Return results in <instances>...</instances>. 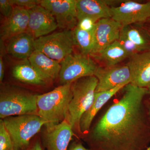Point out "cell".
I'll return each mask as SVG.
<instances>
[{"label":"cell","instance_id":"10","mask_svg":"<svg viewBox=\"0 0 150 150\" xmlns=\"http://www.w3.org/2000/svg\"><path fill=\"white\" fill-rule=\"evenodd\" d=\"M98 80L96 92L110 90L131 83V74L127 64L106 67L99 66L95 74Z\"/></svg>","mask_w":150,"mask_h":150},{"label":"cell","instance_id":"1","mask_svg":"<svg viewBox=\"0 0 150 150\" xmlns=\"http://www.w3.org/2000/svg\"><path fill=\"white\" fill-rule=\"evenodd\" d=\"M91 132L93 150H144L150 143V123L144 106L148 88L131 83Z\"/></svg>","mask_w":150,"mask_h":150},{"label":"cell","instance_id":"31","mask_svg":"<svg viewBox=\"0 0 150 150\" xmlns=\"http://www.w3.org/2000/svg\"><path fill=\"white\" fill-rule=\"evenodd\" d=\"M25 150H43V149L41 147L40 142L39 141H37L34 142L31 146H29Z\"/></svg>","mask_w":150,"mask_h":150},{"label":"cell","instance_id":"6","mask_svg":"<svg viewBox=\"0 0 150 150\" xmlns=\"http://www.w3.org/2000/svg\"><path fill=\"white\" fill-rule=\"evenodd\" d=\"M75 46L72 30L54 32L35 41V50L59 63L72 54Z\"/></svg>","mask_w":150,"mask_h":150},{"label":"cell","instance_id":"28","mask_svg":"<svg viewBox=\"0 0 150 150\" xmlns=\"http://www.w3.org/2000/svg\"><path fill=\"white\" fill-rule=\"evenodd\" d=\"M14 5L12 0H0V11L4 18L11 15L13 11Z\"/></svg>","mask_w":150,"mask_h":150},{"label":"cell","instance_id":"34","mask_svg":"<svg viewBox=\"0 0 150 150\" xmlns=\"http://www.w3.org/2000/svg\"><path fill=\"white\" fill-rule=\"evenodd\" d=\"M148 31H149V33H150V25L149 26V28H148Z\"/></svg>","mask_w":150,"mask_h":150},{"label":"cell","instance_id":"35","mask_svg":"<svg viewBox=\"0 0 150 150\" xmlns=\"http://www.w3.org/2000/svg\"><path fill=\"white\" fill-rule=\"evenodd\" d=\"M146 150H150V146L149 147H148V148H147Z\"/></svg>","mask_w":150,"mask_h":150},{"label":"cell","instance_id":"33","mask_svg":"<svg viewBox=\"0 0 150 150\" xmlns=\"http://www.w3.org/2000/svg\"><path fill=\"white\" fill-rule=\"evenodd\" d=\"M148 90H149V93L150 94V86H149V87L148 88ZM149 100H150V97L149 98Z\"/></svg>","mask_w":150,"mask_h":150},{"label":"cell","instance_id":"18","mask_svg":"<svg viewBox=\"0 0 150 150\" xmlns=\"http://www.w3.org/2000/svg\"><path fill=\"white\" fill-rule=\"evenodd\" d=\"M126 86L122 85L110 90L96 92L91 106L81 118L79 125L81 133L86 134L88 133L93 120L98 111L112 96Z\"/></svg>","mask_w":150,"mask_h":150},{"label":"cell","instance_id":"12","mask_svg":"<svg viewBox=\"0 0 150 150\" xmlns=\"http://www.w3.org/2000/svg\"><path fill=\"white\" fill-rule=\"evenodd\" d=\"M28 11L29 21L26 32L35 39L51 34L58 27L51 13L40 5Z\"/></svg>","mask_w":150,"mask_h":150},{"label":"cell","instance_id":"14","mask_svg":"<svg viewBox=\"0 0 150 150\" xmlns=\"http://www.w3.org/2000/svg\"><path fill=\"white\" fill-rule=\"evenodd\" d=\"M127 65L131 72V83L148 88L150 86V50L130 56Z\"/></svg>","mask_w":150,"mask_h":150},{"label":"cell","instance_id":"2","mask_svg":"<svg viewBox=\"0 0 150 150\" xmlns=\"http://www.w3.org/2000/svg\"><path fill=\"white\" fill-rule=\"evenodd\" d=\"M72 98L71 83L62 85L52 91L37 95L38 115L47 123L62 122L67 118Z\"/></svg>","mask_w":150,"mask_h":150},{"label":"cell","instance_id":"17","mask_svg":"<svg viewBox=\"0 0 150 150\" xmlns=\"http://www.w3.org/2000/svg\"><path fill=\"white\" fill-rule=\"evenodd\" d=\"M16 64L12 69L13 77L16 80L27 84L38 86L48 85L53 81L38 71L28 59Z\"/></svg>","mask_w":150,"mask_h":150},{"label":"cell","instance_id":"37","mask_svg":"<svg viewBox=\"0 0 150 150\" xmlns=\"http://www.w3.org/2000/svg\"><path fill=\"white\" fill-rule=\"evenodd\" d=\"M14 150V149H13V150Z\"/></svg>","mask_w":150,"mask_h":150},{"label":"cell","instance_id":"3","mask_svg":"<svg viewBox=\"0 0 150 150\" xmlns=\"http://www.w3.org/2000/svg\"><path fill=\"white\" fill-rule=\"evenodd\" d=\"M98 83L96 77L91 76L81 78L71 83L72 98L66 119L74 131L81 133V118L92 104Z\"/></svg>","mask_w":150,"mask_h":150},{"label":"cell","instance_id":"29","mask_svg":"<svg viewBox=\"0 0 150 150\" xmlns=\"http://www.w3.org/2000/svg\"><path fill=\"white\" fill-rule=\"evenodd\" d=\"M4 41L1 40V52H0V82H2L4 76L5 65L4 62V54L5 52Z\"/></svg>","mask_w":150,"mask_h":150},{"label":"cell","instance_id":"5","mask_svg":"<svg viewBox=\"0 0 150 150\" xmlns=\"http://www.w3.org/2000/svg\"><path fill=\"white\" fill-rule=\"evenodd\" d=\"M36 95L16 88L0 93V118L24 115H38Z\"/></svg>","mask_w":150,"mask_h":150},{"label":"cell","instance_id":"15","mask_svg":"<svg viewBox=\"0 0 150 150\" xmlns=\"http://www.w3.org/2000/svg\"><path fill=\"white\" fill-rule=\"evenodd\" d=\"M29 21L28 11L14 6L10 16L4 18L1 26V40L7 41L15 35L26 32Z\"/></svg>","mask_w":150,"mask_h":150},{"label":"cell","instance_id":"7","mask_svg":"<svg viewBox=\"0 0 150 150\" xmlns=\"http://www.w3.org/2000/svg\"><path fill=\"white\" fill-rule=\"evenodd\" d=\"M59 79L62 85L71 84L79 79L94 76L98 66L90 56L72 53L60 62Z\"/></svg>","mask_w":150,"mask_h":150},{"label":"cell","instance_id":"32","mask_svg":"<svg viewBox=\"0 0 150 150\" xmlns=\"http://www.w3.org/2000/svg\"><path fill=\"white\" fill-rule=\"evenodd\" d=\"M148 113H149V119H150V106L149 108V112H148Z\"/></svg>","mask_w":150,"mask_h":150},{"label":"cell","instance_id":"25","mask_svg":"<svg viewBox=\"0 0 150 150\" xmlns=\"http://www.w3.org/2000/svg\"><path fill=\"white\" fill-rule=\"evenodd\" d=\"M118 40L125 51L129 54V57L134 54L141 53L137 46L121 31Z\"/></svg>","mask_w":150,"mask_h":150},{"label":"cell","instance_id":"36","mask_svg":"<svg viewBox=\"0 0 150 150\" xmlns=\"http://www.w3.org/2000/svg\"><path fill=\"white\" fill-rule=\"evenodd\" d=\"M147 22H149L150 23V18H149V19H148Z\"/></svg>","mask_w":150,"mask_h":150},{"label":"cell","instance_id":"11","mask_svg":"<svg viewBox=\"0 0 150 150\" xmlns=\"http://www.w3.org/2000/svg\"><path fill=\"white\" fill-rule=\"evenodd\" d=\"M43 141L47 150H67L74 135L71 124L67 119L57 123H46Z\"/></svg>","mask_w":150,"mask_h":150},{"label":"cell","instance_id":"9","mask_svg":"<svg viewBox=\"0 0 150 150\" xmlns=\"http://www.w3.org/2000/svg\"><path fill=\"white\" fill-rule=\"evenodd\" d=\"M40 5L51 13L59 28L73 30L77 25L76 0H42Z\"/></svg>","mask_w":150,"mask_h":150},{"label":"cell","instance_id":"4","mask_svg":"<svg viewBox=\"0 0 150 150\" xmlns=\"http://www.w3.org/2000/svg\"><path fill=\"white\" fill-rule=\"evenodd\" d=\"M10 135L14 150H25L33 137L47 123L38 115L10 116L2 119Z\"/></svg>","mask_w":150,"mask_h":150},{"label":"cell","instance_id":"19","mask_svg":"<svg viewBox=\"0 0 150 150\" xmlns=\"http://www.w3.org/2000/svg\"><path fill=\"white\" fill-rule=\"evenodd\" d=\"M78 21L85 17L96 21L105 18H111V8L105 0H76Z\"/></svg>","mask_w":150,"mask_h":150},{"label":"cell","instance_id":"23","mask_svg":"<svg viewBox=\"0 0 150 150\" xmlns=\"http://www.w3.org/2000/svg\"><path fill=\"white\" fill-rule=\"evenodd\" d=\"M72 30L75 46L81 54L90 56L94 45L93 33L81 29L77 25Z\"/></svg>","mask_w":150,"mask_h":150},{"label":"cell","instance_id":"27","mask_svg":"<svg viewBox=\"0 0 150 150\" xmlns=\"http://www.w3.org/2000/svg\"><path fill=\"white\" fill-rule=\"evenodd\" d=\"M14 6L28 10L40 5V0H12Z\"/></svg>","mask_w":150,"mask_h":150},{"label":"cell","instance_id":"20","mask_svg":"<svg viewBox=\"0 0 150 150\" xmlns=\"http://www.w3.org/2000/svg\"><path fill=\"white\" fill-rule=\"evenodd\" d=\"M90 56L95 61L103 64V67H106L116 66L120 62L129 58V54L118 40H115Z\"/></svg>","mask_w":150,"mask_h":150},{"label":"cell","instance_id":"22","mask_svg":"<svg viewBox=\"0 0 150 150\" xmlns=\"http://www.w3.org/2000/svg\"><path fill=\"white\" fill-rule=\"evenodd\" d=\"M121 31L137 46L140 52L150 50V33L142 27V24L124 26Z\"/></svg>","mask_w":150,"mask_h":150},{"label":"cell","instance_id":"16","mask_svg":"<svg viewBox=\"0 0 150 150\" xmlns=\"http://www.w3.org/2000/svg\"><path fill=\"white\" fill-rule=\"evenodd\" d=\"M35 40L26 32L15 35L6 41L5 52L19 60L28 59L35 50Z\"/></svg>","mask_w":150,"mask_h":150},{"label":"cell","instance_id":"13","mask_svg":"<svg viewBox=\"0 0 150 150\" xmlns=\"http://www.w3.org/2000/svg\"><path fill=\"white\" fill-rule=\"evenodd\" d=\"M122 28L111 18H102L97 22L93 33L94 45L90 56L118 40Z\"/></svg>","mask_w":150,"mask_h":150},{"label":"cell","instance_id":"26","mask_svg":"<svg viewBox=\"0 0 150 150\" xmlns=\"http://www.w3.org/2000/svg\"><path fill=\"white\" fill-rule=\"evenodd\" d=\"M97 22L90 18H83L78 21L77 26L81 29L94 33Z\"/></svg>","mask_w":150,"mask_h":150},{"label":"cell","instance_id":"21","mask_svg":"<svg viewBox=\"0 0 150 150\" xmlns=\"http://www.w3.org/2000/svg\"><path fill=\"white\" fill-rule=\"evenodd\" d=\"M28 59L33 67L48 79L54 81L59 78L61 65L58 61L35 50Z\"/></svg>","mask_w":150,"mask_h":150},{"label":"cell","instance_id":"24","mask_svg":"<svg viewBox=\"0 0 150 150\" xmlns=\"http://www.w3.org/2000/svg\"><path fill=\"white\" fill-rule=\"evenodd\" d=\"M13 146L11 138L2 119L0 120V150H12Z\"/></svg>","mask_w":150,"mask_h":150},{"label":"cell","instance_id":"8","mask_svg":"<svg viewBox=\"0 0 150 150\" xmlns=\"http://www.w3.org/2000/svg\"><path fill=\"white\" fill-rule=\"evenodd\" d=\"M111 18L122 27L130 25L142 24L150 18V1L141 4L126 1L122 4L111 7Z\"/></svg>","mask_w":150,"mask_h":150},{"label":"cell","instance_id":"30","mask_svg":"<svg viewBox=\"0 0 150 150\" xmlns=\"http://www.w3.org/2000/svg\"><path fill=\"white\" fill-rule=\"evenodd\" d=\"M69 150H91L88 149L82 145L79 142H74L70 146Z\"/></svg>","mask_w":150,"mask_h":150}]
</instances>
